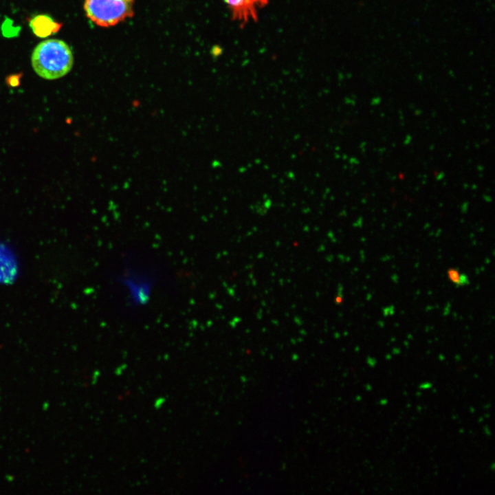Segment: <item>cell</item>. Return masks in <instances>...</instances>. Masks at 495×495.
Wrapping results in <instances>:
<instances>
[{"mask_svg": "<svg viewBox=\"0 0 495 495\" xmlns=\"http://www.w3.org/2000/svg\"><path fill=\"white\" fill-rule=\"evenodd\" d=\"M121 280L133 304L142 305L148 302L153 285L149 277L131 269L125 272Z\"/></svg>", "mask_w": 495, "mask_h": 495, "instance_id": "obj_3", "label": "cell"}, {"mask_svg": "<svg viewBox=\"0 0 495 495\" xmlns=\"http://www.w3.org/2000/svg\"><path fill=\"white\" fill-rule=\"evenodd\" d=\"M62 24L54 21L50 16L41 14L34 16L30 21V26L33 33L40 37L45 38L57 32Z\"/></svg>", "mask_w": 495, "mask_h": 495, "instance_id": "obj_5", "label": "cell"}, {"mask_svg": "<svg viewBox=\"0 0 495 495\" xmlns=\"http://www.w3.org/2000/svg\"><path fill=\"white\" fill-rule=\"evenodd\" d=\"M135 0H85L87 16L100 27L113 26L133 15Z\"/></svg>", "mask_w": 495, "mask_h": 495, "instance_id": "obj_2", "label": "cell"}, {"mask_svg": "<svg viewBox=\"0 0 495 495\" xmlns=\"http://www.w3.org/2000/svg\"><path fill=\"white\" fill-rule=\"evenodd\" d=\"M32 65L41 78L55 80L72 69L74 58L69 45L59 39H47L38 43L32 54Z\"/></svg>", "mask_w": 495, "mask_h": 495, "instance_id": "obj_1", "label": "cell"}, {"mask_svg": "<svg viewBox=\"0 0 495 495\" xmlns=\"http://www.w3.org/2000/svg\"><path fill=\"white\" fill-rule=\"evenodd\" d=\"M165 399L163 397L158 398L155 402V407L158 408L164 403Z\"/></svg>", "mask_w": 495, "mask_h": 495, "instance_id": "obj_8", "label": "cell"}, {"mask_svg": "<svg viewBox=\"0 0 495 495\" xmlns=\"http://www.w3.org/2000/svg\"><path fill=\"white\" fill-rule=\"evenodd\" d=\"M448 276L450 281L456 286H465L469 284V279L466 274L459 273V270L450 268L448 270Z\"/></svg>", "mask_w": 495, "mask_h": 495, "instance_id": "obj_6", "label": "cell"}, {"mask_svg": "<svg viewBox=\"0 0 495 495\" xmlns=\"http://www.w3.org/2000/svg\"><path fill=\"white\" fill-rule=\"evenodd\" d=\"M6 81L10 87H17L19 85L20 77L17 75L11 76L7 78Z\"/></svg>", "mask_w": 495, "mask_h": 495, "instance_id": "obj_7", "label": "cell"}, {"mask_svg": "<svg viewBox=\"0 0 495 495\" xmlns=\"http://www.w3.org/2000/svg\"><path fill=\"white\" fill-rule=\"evenodd\" d=\"M232 18L241 25L250 21H256L258 11L268 3V0H224Z\"/></svg>", "mask_w": 495, "mask_h": 495, "instance_id": "obj_4", "label": "cell"}]
</instances>
